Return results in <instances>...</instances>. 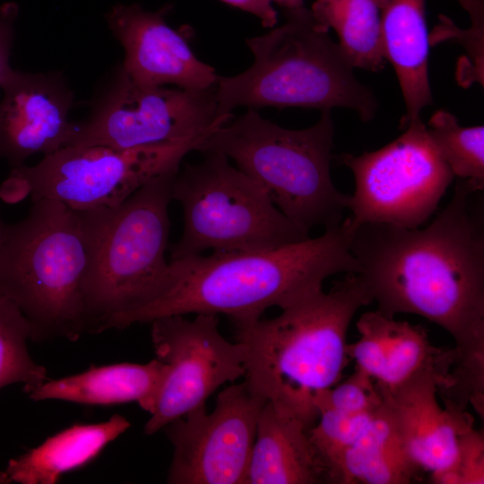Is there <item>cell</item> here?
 I'll return each instance as SVG.
<instances>
[{
  "instance_id": "cell-1",
  "label": "cell",
  "mask_w": 484,
  "mask_h": 484,
  "mask_svg": "<svg viewBox=\"0 0 484 484\" xmlns=\"http://www.w3.org/2000/svg\"><path fill=\"white\" fill-rule=\"evenodd\" d=\"M357 275L388 317L418 315L454 340L453 372L484 380V200L457 179L427 227L367 222L350 232Z\"/></svg>"
},
{
  "instance_id": "cell-2",
  "label": "cell",
  "mask_w": 484,
  "mask_h": 484,
  "mask_svg": "<svg viewBox=\"0 0 484 484\" xmlns=\"http://www.w3.org/2000/svg\"><path fill=\"white\" fill-rule=\"evenodd\" d=\"M350 233L340 226L304 241L264 251L212 252L171 260L166 285L147 305L108 321L104 330L172 315L222 314L234 324L253 322L323 289L333 274H357Z\"/></svg>"
},
{
  "instance_id": "cell-3",
  "label": "cell",
  "mask_w": 484,
  "mask_h": 484,
  "mask_svg": "<svg viewBox=\"0 0 484 484\" xmlns=\"http://www.w3.org/2000/svg\"><path fill=\"white\" fill-rule=\"evenodd\" d=\"M372 302L359 277L348 273L328 292L309 293L276 317L234 324L249 390L308 431L318 419L317 398L341 381L349 363L350 324Z\"/></svg>"
},
{
  "instance_id": "cell-4",
  "label": "cell",
  "mask_w": 484,
  "mask_h": 484,
  "mask_svg": "<svg viewBox=\"0 0 484 484\" xmlns=\"http://www.w3.org/2000/svg\"><path fill=\"white\" fill-rule=\"evenodd\" d=\"M112 208L32 202L0 246V297L29 322L32 341H74L88 333L83 288Z\"/></svg>"
},
{
  "instance_id": "cell-5",
  "label": "cell",
  "mask_w": 484,
  "mask_h": 484,
  "mask_svg": "<svg viewBox=\"0 0 484 484\" xmlns=\"http://www.w3.org/2000/svg\"><path fill=\"white\" fill-rule=\"evenodd\" d=\"M283 14V24L246 39L255 57L247 70L232 77L218 75V119L226 124L234 108L245 106L345 108L364 122L372 120L378 108L376 97L358 81L354 67L311 11L303 5Z\"/></svg>"
},
{
  "instance_id": "cell-6",
  "label": "cell",
  "mask_w": 484,
  "mask_h": 484,
  "mask_svg": "<svg viewBox=\"0 0 484 484\" xmlns=\"http://www.w3.org/2000/svg\"><path fill=\"white\" fill-rule=\"evenodd\" d=\"M331 110L305 129L281 127L249 109L212 131L197 151L220 152L255 180L273 204L309 233L341 225L350 194L331 177L334 124Z\"/></svg>"
},
{
  "instance_id": "cell-7",
  "label": "cell",
  "mask_w": 484,
  "mask_h": 484,
  "mask_svg": "<svg viewBox=\"0 0 484 484\" xmlns=\"http://www.w3.org/2000/svg\"><path fill=\"white\" fill-rule=\"evenodd\" d=\"M178 169L172 199L183 210V231L171 260L213 252L264 251L310 238L290 220L252 177L224 154L206 152Z\"/></svg>"
},
{
  "instance_id": "cell-8",
  "label": "cell",
  "mask_w": 484,
  "mask_h": 484,
  "mask_svg": "<svg viewBox=\"0 0 484 484\" xmlns=\"http://www.w3.org/2000/svg\"><path fill=\"white\" fill-rule=\"evenodd\" d=\"M178 169L150 180L110 210L83 288L88 333H100L108 320L147 305L164 289L169 206Z\"/></svg>"
},
{
  "instance_id": "cell-9",
  "label": "cell",
  "mask_w": 484,
  "mask_h": 484,
  "mask_svg": "<svg viewBox=\"0 0 484 484\" xmlns=\"http://www.w3.org/2000/svg\"><path fill=\"white\" fill-rule=\"evenodd\" d=\"M401 126L404 132L376 151L333 157L355 179L351 214L341 221L349 232L367 222L420 227L454 178L421 118Z\"/></svg>"
},
{
  "instance_id": "cell-10",
  "label": "cell",
  "mask_w": 484,
  "mask_h": 484,
  "mask_svg": "<svg viewBox=\"0 0 484 484\" xmlns=\"http://www.w3.org/2000/svg\"><path fill=\"white\" fill-rule=\"evenodd\" d=\"M205 137L129 149L68 145L33 166L12 169L11 176L32 202L51 199L76 210L116 208L150 180L178 169Z\"/></svg>"
},
{
  "instance_id": "cell-11",
  "label": "cell",
  "mask_w": 484,
  "mask_h": 484,
  "mask_svg": "<svg viewBox=\"0 0 484 484\" xmlns=\"http://www.w3.org/2000/svg\"><path fill=\"white\" fill-rule=\"evenodd\" d=\"M69 145L129 149L205 137L218 119L215 86L192 91L146 86L119 67Z\"/></svg>"
},
{
  "instance_id": "cell-12",
  "label": "cell",
  "mask_w": 484,
  "mask_h": 484,
  "mask_svg": "<svg viewBox=\"0 0 484 484\" xmlns=\"http://www.w3.org/2000/svg\"><path fill=\"white\" fill-rule=\"evenodd\" d=\"M150 324L156 359L167 372L143 428L146 435L205 404L220 386L245 375V347L222 336L217 315L196 314L193 320L172 315Z\"/></svg>"
},
{
  "instance_id": "cell-13",
  "label": "cell",
  "mask_w": 484,
  "mask_h": 484,
  "mask_svg": "<svg viewBox=\"0 0 484 484\" xmlns=\"http://www.w3.org/2000/svg\"><path fill=\"white\" fill-rule=\"evenodd\" d=\"M265 402L244 381L223 389L212 412L203 404L166 425L173 445L167 482L245 484Z\"/></svg>"
},
{
  "instance_id": "cell-14",
  "label": "cell",
  "mask_w": 484,
  "mask_h": 484,
  "mask_svg": "<svg viewBox=\"0 0 484 484\" xmlns=\"http://www.w3.org/2000/svg\"><path fill=\"white\" fill-rule=\"evenodd\" d=\"M0 88V157L12 169L71 143L77 129L69 119L73 94L61 73L12 69Z\"/></svg>"
},
{
  "instance_id": "cell-15",
  "label": "cell",
  "mask_w": 484,
  "mask_h": 484,
  "mask_svg": "<svg viewBox=\"0 0 484 484\" xmlns=\"http://www.w3.org/2000/svg\"><path fill=\"white\" fill-rule=\"evenodd\" d=\"M170 9L168 4L151 12L131 4H117L109 11L108 23L125 51L122 68L142 85L173 84L192 91L214 87V68L194 56L186 31L166 22Z\"/></svg>"
},
{
  "instance_id": "cell-16",
  "label": "cell",
  "mask_w": 484,
  "mask_h": 484,
  "mask_svg": "<svg viewBox=\"0 0 484 484\" xmlns=\"http://www.w3.org/2000/svg\"><path fill=\"white\" fill-rule=\"evenodd\" d=\"M441 385L437 376L421 374L383 395L406 453L433 483L454 469L461 438L474 428L468 411L439 403Z\"/></svg>"
},
{
  "instance_id": "cell-17",
  "label": "cell",
  "mask_w": 484,
  "mask_h": 484,
  "mask_svg": "<svg viewBox=\"0 0 484 484\" xmlns=\"http://www.w3.org/2000/svg\"><path fill=\"white\" fill-rule=\"evenodd\" d=\"M331 483L307 428L270 402L260 411L245 484Z\"/></svg>"
},
{
  "instance_id": "cell-18",
  "label": "cell",
  "mask_w": 484,
  "mask_h": 484,
  "mask_svg": "<svg viewBox=\"0 0 484 484\" xmlns=\"http://www.w3.org/2000/svg\"><path fill=\"white\" fill-rule=\"evenodd\" d=\"M166 372L167 366L156 358L145 364L92 365L79 374L48 378L24 392L35 402L58 400L90 405L137 402L151 414Z\"/></svg>"
},
{
  "instance_id": "cell-19",
  "label": "cell",
  "mask_w": 484,
  "mask_h": 484,
  "mask_svg": "<svg viewBox=\"0 0 484 484\" xmlns=\"http://www.w3.org/2000/svg\"><path fill=\"white\" fill-rule=\"evenodd\" d=\"M385 60L393 65L406 107L401 125L433 103L428 78L429 34L425 0H376Z\"/></svg>"
},
{
  "instance_id": "cell-20",
  "label": "cell",
  "mask_w": 484,
  "mask_h": 484,
  "mask_svg": "<svg viewBox=\"0 0 484 484\" xmlns=\"http://www.w3.org/2000/svg\"><path fill=\"white\" fill-rule=\"evenodd\" d=\"M129 427L119 414L99 423L74 424L11 459L0 472V484H55L63 474L92 461Z\"/></svg>"
},
{
  "instance_id": "cell-21",
  "label": "cell",
  "mask_w": 484,
  "mask_h": 484,
  "mask_svg": "<svg viewBox=\"0 0 484 484\" xmlns=\"http://www.w3.org/2000/svg\"><path fill=\"white\" fill-rule=\"evenodd\" d=\"M420 470L409 457L384 402L333 467L334 484H409Z\"/></svg>"
},
{
  "instance_id": "cell-22",
  "label": "cell",
  "mask_w": 484,
  "mask_h": 484,
  "mask_svg": "<svg viewBox=\"0 0 484 484\" xmlns=\"http://www.w3.org/2000/svg\"><path fill=\"white\" fill-rule=\"evenodd\" d=\"M320 28L334 30L354 68L380 72L385 65L376 0H315L310 9Z\"/></svg>"
},
{
  "instance_id": "cell-23",
  "label": "cell",
  "mask_w": 484,
  "mask_h": 484,
  "mask_svg": "<svg viewBox=\"0 0 484 484\" xmlns=\"http://www.w3.org/2000/svg\"><path fill=\"white\" fill-rule=\"evenodd\" d=\"M380 314L386 344V364L376 385L382 397L411 378L427 373L440 377L442 385L439 388L443 387L456 358L454 348L434 345L420 324H411Z\"/></svg>"
},
{
  "instance_id": "cell-24",
  "label": "cell",
  "mask_w": 484,
  "mask_h": 484,
  "mask_svg": "<svg viewBox=\"0 0 484 484\" xmlns=\"http://www.w3.org/2000/svg\"><path fill=\"white\" fill-rule=\"evenodd\" d=\"M428 132L454 177L476 191L484 189V126H462L446 110L436 111Z\"/></svg>"
},
{
  "instance_id": "cell-25",
  "label": "cell",
  "mask_w": 484,
  "mask_h": 484,
  "mask_svg": "<svg viewBox=\"0 0 484 484\" xmlns=\"http://www.w3.org/2000/svg\"><path fill=\"white\" fill-rule=\"evenodd\" d=\"M29 341V322L11 300L0 297V389L15 383L25 389L48 379L46 368L30 355Z\"/></svg>"
},
{
  "instance_id": "cell-26",
  "label": "cell",
  "mask_w": 484,
  "mask_h": 484,
  "mask_svg": "<svg viewBox=\"0 0 484 484\" xmlns=\"http://www.w3.org/2000/svg\"><path fill=\"white\" fill-rule=\"evenodd\" d=\"M376 410L345 413L331 408L318 409V419L307 432L312 445L328 470L332 484H334L333 467L340 455L359 437Z\"/></svg>"
},
{
  "instance_id": "cell-27",
  "label": "cell",
  "mask_w": 484,
  "mask_h": 484,
  "mask_svg": "<svg viewBox=\"0 0 484 484\" xmlns=\"http://www.w3.org/2000/svg\"><path fill=\"white\" fill-rule=\"evenodd\" d=\"M356 325L360 338L347 344V354L356 362L355 369L376 383L382 377L386 364V344L380 312L364 313Z\"/></svg>"
},
{
  "instance_id": "cell-28",
  "label": "cell",
  "mask_w": 484,
  "mask_h": 484,
  "mask_svg": "<svg viewBox=\"0 0 484 484\" xmlns=\"http://www.w3.org/2000/svg\"><path fill=\"white\" fill-rule=\"evenodd\" d=\"M384 399L375 381L355 369L341 383L324 391L316 400L315 406L331 408L345 413H360L378 409Z\"/></svg>"
},
{
  "instance_id": "cell-29",
  "label": "cell",
  "mask_w": 484,
  "mask_h": 484,
  "mask_svg": "<svg viewBox=\"0 0 484 484\" xmlns=\"http://www.w3.org/2000/svg\"><path fill=\"white\" fill-rule=\"evenodd\" d=\"M437 484H483L484 438L474 428L461 438L458 460L454 469L440 477Z\"/></svg>"
},
{
  "instance_id": "cell-30",
  "label": "cell",
  "mask_w": 484,
  "mask_h": 484,
  "mask_svg": "<svg viewBox=\"0 0 484 484\" xmlns=\"http://www.w3.org/2000/svg\"><path fill=\"white\" fill-rule=\"evenodd\" d=\"M18 13L19 8L15 3L0 5V86L13 69L9 62Z\"/></svg>"
},
{
  "instance_id": "cell-31",
  "label": "cell",
  "mask_w": 484,
  "mask_h": 484,
  "mask_svg": "<svg viewBox=\"0 0 484 484\" xmlns=\"http://www.w3.org/2000/svg\"><path fill=\"white\" fill-rule=\"evenodd\" d=\"M229 5L250 13L261 20L266 28L273 27L277 22V13L272 0H220Z\"/></svg>"
},
{
  "instance_id": "cell-32",
  "label": "cell",
  "mask_w": 484,
  "mask_h": 484,
  "mask_svg": "<svg viewBox=\"0 0 484 484\" xmlns=\"http://www.w3.org/2000/svg\"><path fill=\"white\" fill-rule=\"evenodd\" d=\"M272 2L276 3L284 10L294 9L304 5V0H272Z\"/></svg>"
},
{
  "instance_id": "cell-33",
  "label": "cell",
  "mask_w": 484,
  "mask_h": 484,
  "mask_svg": "<svg viewBox=\"0 0 484 484\" xmlns=\"http://www.w3.org/2000/svg\"><path fill=\"white\" fill-rule=\"evenodd\" d=\"M7 229V224H5L0 218V246L4 241Z\"/></svg>"
}]
</instances>
